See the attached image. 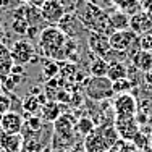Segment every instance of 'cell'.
I'll return each mask as SVG.
<instances>
[{
    "instance_id": "cell-1",
    "label": "cell",
    "mask_w": 152,
    "mask_h": 152,
    "mask_svg": "<svg viewBox=\"0 0 152 152\" xmlns=\"http://www.w3.org/2000/svg\"><path fill=\"white\" fill-rule=\"evenodd\" d=\"M68 36L58 26H47L39 34V50L47 60H65Z\"/></svg>"
},
{
    "instance_id": "cell-2",
    "label": "cell",
    "mask_w": 152,
    "mask_h": 152,
    "mask_svg": "<svg viewBox=\"0 0 152 152\" xmlns=\"http://www.w3.org/2000/svg\"><path fill=\"white\" fill-rule=\"evenodd\" d=\"M120 141L115 125L105 123L84 137V152H107L108 149H115Z\"/></svg>"
},
{
    "instance_id": "cell-3",
    "label": "cell",
    "mask_w": 152,
    "mask_h": 152,
    "mask_svg": "<svg viewBox=\"0 0 152 152\" xmlns=\"http://www.w3.org/2000/svg\"><path fill=\"white\" fill-rule=\"evenodd\" d=\"M78 18L89 32H100V34H107V36L113 34V31L110 28V21H108V13L104 8L97 7L96 3L88 2L79 12Z\"/></svg>"
},
{
    "instance_id": "cell-4",
    "label": "cell",
    "mask_w": 152,
    "mask_h": 152,
    "mask_svg": "<svg viewBox=\"0 0 152 152\" xmlns=\"http://www.w3.org/2000/svg\"><path fill=\"white\" fill-rule=\"evenodd\" d=\"M76 118L70 113H61L53 121V149H68L75 142Z\"/></svg>"
},
{
    "instance_id": "cell-5",
    "label": "cell",
    "mask_w": 152,
    "mask_h": 152,
    "mask_svg": "<svg viewBox=\"0 0 152 152\" xmlns=\"http://www.w3.org/2000/svg\"><path fill=\"white\" fill-rule=\"evenodd\" d=\"M110 47L112 50L123 53V55H128L131 58L139 50V36L131 29L117 31L110 36Z\"/></svg>"
},
{
    "instance_id": "cell-6",
    "label": "cell",
    "mask_w": 152,
    "mask_h": 152,
    "mask_svg": "<svg viewBox=\"0 0 152 152\" xmlns=\"http://www.w3.org/2000/svg\"><path fill=\"white\" fill-rule=\"evenodd\" d=\"M84 92L89 99L92 100H107L110 97L115 96L113 91V83L107 78V76H91V78L86 81L84 86Z\"/></svg>"
},
{
    "instance_id": "cell-7",
    "label": "cell",
    "mask_w": 152,
    "mask_h": 152,
    "mask_svg": "<svg viewBox=\"0 0 152 152\" xmlns=\"http://www.w3.org/2000/svg\"><path fill=\"white\" fill-rule=\"evenodd\" d=\"M113 112L115 118H129L136 117L137 113V102L131 96V92L126 94H117L113 100Z\"/></svg>"
},
{
    "instance_id": "cell-8",
    "label": "cell",
    "mask_w": 152,
    "mask_h": 152,
    "mask_svg": "<svg viewBox=\"0 0 152 152\" xmlns=\"http://www.w3.org/2000/svg\"><path fill=\"white\" fill-rule=\"evenodd\" d=\"M88 47L96 57L108 60V57L112 53L110 36L100 34V32H89L88 34Z\"/></svg>"
},
{
    "instance_id": "cell-9",
    "label": "cell",
    "mask_w": 152,
    "mask_h": 152,
    "mask_svg": "<svg viewBox=\"0 0 152 152\" xmlns=\"http://www.w3.org/2000/svg\"><path fill=\"white\" fill-rule=\"evenodd\" d=\"M10 55H12V60L15 61V65L24 66L26 63H29L34 58L36 50L29 41H16L10 47Z\"/></svg>"
},
{
    "instance_id": "cell-10",
    "label": "cell",
    "mask_w": 152,
    "mask_h": 152,
    "mask_svg": "<svg viewBox=\"0 0 152 152\" xmlns=\"http://www.w3.org/2000/svg\"><path fill=\"white\" fill-rule=\"evenodd\" d=\"M115 129H117L118 136L121 141L126 142H133V139L141 133L139 129V121L136 120V117L129 118H115Z\"/></svg>"
},
{
    "instance_id": "cell-11",
    "label": "cell",
    "mask_w": 152,
    "mask_h": 152,
    "mask_svg": "<svg viewBox=\"0 0 152 152\" xmlns=\"http://www.w3.org/2000/svg\"><path fill=\"white\" fill-rule=\"evenodd\" d=\"M66 15L65 12V7L60 0H47L44 5L41 7V16H42V21L49 23L50 26H55L58 24L63 16Z\"/></svg>"
},
{
    "instance_id": "cell-12",
    "label": "cell",
    "mask_w": 152,
    "mask_h": 152,
    "mask_svg": "<svg viewBox=\"0 0 152 152\" xmlns=\"http://www.w3.org/2000/svg\"><path fill=\"white\" fill-rule=\"evenodd\" d=\"M24 126V120L16 112H7L0 118V131L3 134H20Z\"/></svg>"
},
{
    "instance_id": "cell-13",
    "label": "cell",
    "mask_w": 152,
    "mask_h": 152,
    "mask_svg": "<svg viewBox=\"0 0 152 152\" xmlns=\"http://www.w3.org/2000/svg\"><path fill=\"white\" fill-rule=\"evenodd\" d=\"M129 29L136 32L137 36H144L147 32H152V21L147 16L146 12H136L134 15L129 16Z\"/></svg>"
},
{
    "instance_id": "cell-14",
    "label": "cell",
    "mask_w": 152,
    "mask_h": 152,
    "mask_svg": "<svg viewBox=\"0 0 152 152\" xmlns=\"http://www.w3.org/2000/svg\"><path fill=\"white\" fill-rule=\"evenodd\" d=\"M0 144L7 152H21L24 144L23 134H0Z\"/></svg>"
},
{
    "instance_id": "cell-15",
    "label": "cell",
    "mask_w": 152,
    "mask_h": 152,
    "mask_svg": "<svg viewBox=\"0 0 152 152\" xmlns=\"http://www.w3.org/2000/svg\"><path fill=\"white\" fill-rule=\"evenodd\" d=\"M131 63L136 70L142 71V73H147L149 70H152V52L139 49L134 55L131 57Z\"/></svg>"
},
{
    "instance_id": "cell-16",
    "label": "cell",
    "mask_w": 152,
    "mask_h": 152,
    "mask_svg": "<svg viewBox=\"0 0 152 152\" xmlns=\"http://www.w3.org/2000/svg\"><path fill=\"white\" fill-rule=\"evenodd\" d=\"M108 21H110V28L113 32L129 29V15L121 12V10H117V12L110 13L108 15Z\"/></svg>"
},
{
    "instance_id": "cell-17",
    "label": "cell",
    "mask_w": 152,
    "mask_h": 152,
    "mask_svg": "<svg viewBox=\"0 0 152 152\" xmlns=\"http://www.w3.org/2000/svg\"><path fill=\"white\" fill-rule=\"evenodd\" d=\"M107 78L112 83L118 81V79H125L128 78V68L121 60H112L108 61V71H107Z\"/></svg>"
},
{
    "instance_id": "cell-18",
    "label": "cell",
    "mask_w": 152,
    "mask_h": 152,
    "mask_svg": "<svg viewBox=\"0 0 152 152\" xmlns=\"http://www.w3.org/2000/svg\"><path fill=\"white\" fill-rule=\"evenodd\" d=\"M60 115H61L60 104L53 102V100L45 102L44 105H42V108H41V117H42V120H45V121H52L53 123Z\"/></svg>"
},
{
    "instance_id": "cell-19",
    "label": "cell",
    "mask_w": 152,
    "mask_h": 152,
    "mask_svg": "<svg viewBox=\"0 0 152 152\" xmlns=\"http://www.w3.org/2000/svg\"><path fill=\"white\" fill-rule=\"evenodd\" d=\"M44 104H45V99L42 94H39V96H28L23 100V108L26 112H29V115H34L41 110Z\"/></svg>"
},
{
    "instance_id": "cell-20",
    "label": "cell",
    "mask_w": 152,
    "mask_h": 152,
    "mask_svg": "<svg viewBox=\"0 0 152 152\" xmlns=\"http://www.w3.org/2000/svg\"><path fill=\"white\" fill-rule=\"evenodd\" d=\"M89 71H91V76H107V71H108V61L105 58H100V57H96L92 60L91 66H89Z\"/></svg>"
},
{
    "instance_id": "cell-21",
    "label": "cell",
    "mask_w": 152,
    "mask_h": 152,
    "mask_svg": "<svg viewBox=\"0 0 152 152\" xmlns=\"http://www.w3.org/2000/svg\"><path fill=\"white\" fill-rule=\"evenodd\" d=\"M96 129V123H94L89 117H83L76 121V133L81 136H89Z\"/></svg>"
},
{
    "instance_id": "cell-22",
    "label": "cell",
    "mask_w": 152,
    "mask_h": 152,
    "mask_svg": "<svg viewBox=\"0 0 152 152\" xmlns=\"http://www.w3.org/2000/svg\"><path fill=\"white\" fill-rule=\"evenodd\" d=\"M112 2H113L115 5H117L118 8L121 10V12L134 15V13H136V8H139L141 0H112Z\"/></svg>"
},
{
    "instance_id": "cell-23",
    "label": "cell",
    "mask_w": 152,
    "mask_h": 152,
    "mask_svg": "<svg viewBox=\"0 0 152 152\" xmlns=\"http://www.w3.org/2000/svg\"><path fill=\"white\" fill-rule=\"evenodd\" d=\"M133 89V83L129 81L128 78L125 79H118V81L113 83V91L115 94H126Z\"/></svg>"
},
{
    "instance_id": "cell-24",
    "label": "cell",
    "mask_w": 152,
    "mask_h": 152,
    "mask_svg": "<svg viewBox=\"0 0 152 152\" xmlns=\"http://www.w3.org/2000/svg\"><path fill=\"white\" fill-rule=\"evenodd\" d=\"M12 110V97L7 92H0V117Z\"/></svg>"
},
{
    "instance_id": "cell-25",
    "label": "cell",
    "mask_w": 152,
    "mask_h": 152,
    "mask_svg": "<svg viewBox=\"0 0 152 152\" xmlns=\"http://www.w3.org/2000/svg\"><path fill=\"white\" fill-rule=\"evenodd\" d=\"M42 70H44V73H45V78L50 79L58 73V65L55 63V60H47L44 63V66H42Z\"/></svg>"
},
{
    "instance_id": "cell-26",
    "label": "cell",
    "mask_w": 152,
    "mask_h": 152,
    "mask_svg": "<svg viewBox=\"0 0 152 152\" xmlns=\"http://www.w3.org/2000/svg\"><path fill=\"white\" fill-rule=\"evenodd\" d=\"M139 49L152 52V32H147V34L139 37Z\"/></svg>"
},
{
    "instance_id": "cell-27",
    "label": "cell",
    "mask_w": 152,
    "mask_h": 152,
    "mask_svg": "<svg viewBox=\"0 0 152 152\" xmlns=\"http://www.w3.org/2000/svg\"><path fill=\"white\" fill-rule=\"evenodd\" d=\"M117 152H141L133 142H126V141H120V142L115 146Z\"/></svg>"
},
{
    "instance_id": "cell-28",
    "label": "cell",
    "mask_w": 152,
    "mask_h": 152,
    "mask_svg": "<svg viewBox=\"0 0 152 152\" xmlns=\"http://www.w3.org/2000/svg\"><path fill=\"white\" fill-rule=\"evenodd\" d=\"M28 126L32 129V131H37V129H41V118H37V117H34V115H31L29 117V120H28Z\"/></svg>"
},
{
    "instance_id": "cell-29",
    "label": "cell",
    "mask_w": 152,
    "mask_h": 152,
    "mask_svg": "<svg viewBox=\"0 0 152 152\" xmlns=\"http://www.w3.org/2000/svg\"><path fill=\"white\" fill-rule=\"evenodd\" d=\"M7 57H10V49L5 44H0V61L5 60Z\"/></svg>"
},
{
    "instance_id": "cell-30",
    "label": "cell",
    "mask_w": 152,
    "mask_h": 152,
    "mask_svg": "<svg viewBox=\"0 0 152 152\" xmlns=\"http://www.w3.org/2000/svg\"><path fill=\"white\" fill-rule=\"evenodd\" d=\"M144 79H146L147 84H151V86H152V70H149L147 73H144Z\"/></svg>"
},
{
    "instance_id": "cell-31",
    "label": "cell",
    "mask_w": 152,
    "mask_h": 152,
    "mask_svg": "<svg viewBox=\"0 0 152 152\" xmlns=\"http://www.w3.org/2000/svg\"><path fill=\"white\" fill-rule=\"evenodd\" d=\"M31 2V5H34V7H37V8H41L42 5L47 2V0H29Z\"/></svg>"
},
{
    "instance_id": "cell-32",
    "label": "cell",
    "mask_w": 152,
    "mask_h": 152,
    "mask_svg": "<svg viewBox=\"0 0 152 152\" xmlns=\"http://www.w3.org/2000/svg\"><path fill=\"white\" fill-rule=\"evenodd\" d=\"M5 36H7V32H5V28L0 24V44H3V41H5Z\"/></svg>"
},
{
    "instance_id": "cell-33",
    "label": "cell",
    "mask_w": 152,
    "mask_h": 152,
    "mask_svg": "<svg viewBox=\"0 0 152 152\" xmlns=\"http://www.w3.org/2000/svg\"><path fill=\"white\" fill-rule=\"evenodd\" d=\"M144 12L147 13V16H149V18H151V21H152V3H151L149 7H147V10H144Z\"/></svg>"
},
{
    "instance_id": "cell-34",
    "label": "cell",
    "mask_w": 152,
    "mask_h": 152,
    "mask_svg": "<svg viewBox=\"0 0 152 152\" xmlns=\"http://www.w3.org/2000/svg\"><path fill=\"white\" fill-rule=\"evenodd\" d=\"M52 152H71L70 149H53Z\"/></svg>"
},
{
    "instance_id": "cell-35",
    "label": "cell",
    "mask_w": 152,
    "mask_h": 152,
    "mask_svg": "<svg viewBox=\"0 0 152 152\" xmlns=\"http://www.w3.org/2000/svg\"><path fill=\"white\" fill-rule=\"evenodd\" d=\"M141 152H152V147H147L146 151H141Z\"/></svg>"
},
{
    "instance_id": "cell-36",
    "label": "cell",
    "mask_w": 152,
    "mask_h": 152,
    "mask_svg": "<svg viewBox=\"0 0 152 152\" xmlns=\"http://www.w3.org/2000/svg\"><path fill=\"white\" fill-rule=\"evenodd\" d=\"M0 152H7V151L3 149V147H2V144H0Z\"/></svg>"
},
{
    "instance_id": "cell-37",
    "label": "cell",
    "mask_w": 152,
    "mask_h": 152,
    "mask_svg": "<svg viewBox=\"0 0 152 152\" xmlns=\"http://www.w3.org/2000/svg\"><path fill=\"white\" fill-rule=\"evenodd\" d=\"M0 92H2V79H0Z\"/></svg>"
},
{
    "instance_id": "cell-38",
    "label": "cell",
    "mask_w": 152,
    "mask_h": 152,
    "mask_svg": "<svg viewBox=\"0 0 152 152\" xmlns=\"http://www.w3.org/2000/svg\"><path fill=\"white\" fill-rule=\"evenodd\" d=\"M0 21H2V12H0Z\"/></svg>"
},
{
    "instance_id": "cell-39",
    "label": "cell",
    "mask_w": 152,
    "mask_h": 152,
    "mask_svg": "<svg viewBox=\"0 0 152 152\" xmlns=\"http://www.w3.org/2000/svg\"><path fill=\"white\" fill-rule=\"evenodd\" d=\"M151 92H152V86H151Z\"/></svg>"
},
{
    "instance_id": "cell-40",
    "label": "cell",
    "mask_w": 152,
    "mask_h": 152,
    "mask_svg": "<svg viewBox=\"0 0 152 152\" xmlns=\"http://www.w3.org/2000/svg\"><path fill=\"white\" fill-rule=\"evenodd\" d=\"M23 2H26V0H23Z\"/></svg>"
}]
</instances>
